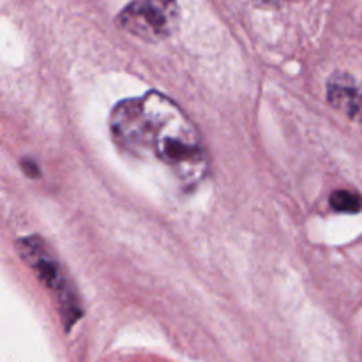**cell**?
<instances>
[{"label": "cell", "instance_id": "obj_1", "mask_svg": "<svg viewBox=\"0 0 362 362\" xmlns=\"http://www.w3.org/2000/svg\"><path fill=\"white\" fill-rule=\"evenodd\" d=\"M113 141L129 154L152 156L187 189L211 172L207 145L182 108L161 92L124 99L110 113Z\"/></svg>", "mask_w": 362, "mask_h": 362}, {"label": "cell", "instance_id": "obj_2", "mask_svg": "<svg viewBox=\"0 0 362 362\" xmlns=\"http://www.w3.org/2000/svg\"><path fill=\"white\" fill-rule=\"evenodd\" d=\"M16 251L49 293L66 327H73L83 315V308L73 281L53 247L39 235H28L16 240Z\"/></svg>", "mask_w": 362, "mask_h": 362}, {"label": "cell", "instance_id": "obj_3", "mask_svg": "<svg viewBox=\"0 0 362 362\" xmlns=\"http://www.w3.org/2000/svg\"><path fill=\"white\" fill-rule=\"evenodd\" d=\"M180 21L177 0H133L117 16V25L134 37L156 42L170 37Z\"/></svg>", "mask_w": 362, "mask_h": 362}, {"label": "cell", "instance_id": "obj_4", "mask_svg": "<svg viewBox=\"0 0 362 362\" xmlns=\"http://www.w3.org/2000/svg\"><path fill=\"white\" fill-rule=\"evenodd\" d=\"M327 101L362 129V83L346 73H336L327 81Z\"/></svg>", "mask_w": 362, "mask_h": 362}, {"label": "cell", "instance_id": "obj_5", "mask_svg": "<svg viewBox=\"0 0 362 362\" xmlns=\"http://www.w3.org/2000/svg\"><path fill=\"white\" fill-rule=\"evenodd\" d=\"M329 204L336 212H345V214H356V212L362 211V197L354 191H334L331 194Z\"/></svg>", "mask_w": 362, "mask_h": 362}, {"label": "cell", "instance_id": "obj_6", "mask_svg": "<svg viewBox=\"0 0 362 362\" xmlns=\"http://www.w3.org/2000/svg\"><path fill=\"white\" fill-rule=\"evenodd\" d=\"M23 166H25V168H23L25 173H28V175H30V177H37L39 175V170H35V168H37V166H35L34 163L30 161V159H28V161H27V159H25Z\"/></svg>", "mask_w": 362, "mask_h": 362}, {"label": "cell", "instance_id": "obj_7", "mask_svg": "<svg viewBox=\"0 0 362 362\" xmlns=\"http://www.w3.org/2000/svg\"><path fill=\"white\" fill-rule=\"evenodd\" d=\"M260 6H267V7H276V6H283L285 2H288V0H257Z\"/></svg>", "mask_w": 362, "mask_h": 362}]
</instances>
